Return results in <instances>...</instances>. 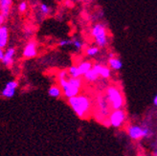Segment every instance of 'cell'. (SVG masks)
<instances>
[{"instance_id":"obj_1","label":"cell","mask_w":157,"mask_h":156,"mask_svg":"<svg viewBox=\"0 0 157 156\" xmlns=\"http://www.w3.org/2000/svg\"><path fill=\"white\" fill-rule=\"evenodd\" d=\"M67 100L69 106L78 118L86 119L90 116L92 112V100L87 95L78 94Z\"/></svg>"},{"instance_id":"obj_2","label":"cell","mask_w":157,"mask_h":156,"mask_svg":"<svg viewBox=\"0 0 157 156\" xmlns=\"http://www.w3.org/2000/svg\"><path fill=\"white\" fill-rule=\"evenodd\" d=\"M58 82L62 90V95L67 99L80 94L82 87V80L81 77L73 78L69 76L67 78H58Z\"/></svg>"},{"instance_id":"obj_3","label":"cell","mask_w":157,"mask_h":156,"mask_svg":"<svg viewBox=\"0 0 157 156\" xmlns=\"http://www.w3.org/2000/svg\"><path fill=\"white\" fill-rule=\"evenodd\" d=\"M105 98L112 109H121L124 105V99L122 91L115 85H110L105 90Z\"/></svg>"},{"instance_id":"obj_4","label":"cell","mask_w":157,"mask_h":156,"mask_svg":"<svg viewBox=\"0 0 157 156\" xmlns=\"http://www.w3.org/2000/svg\"><path fill=\"white\" fill-rule=\"evenodd\" d=\"M91 36L94 38L98 47L103 48L107 45L108 43L107 31L103 24L98 23V24L94 25L91 29Z\"/></svg>"},{"instance_id":"obj_5","label":"cell","mask_w":157,"mask_h":156,"mask_svg":"<svg viewBox=\"0 0 157 156\" xmlns=\"http://www.w3.org/2000/svg\"><path fill=\"white\" fill-rule=\"evenodd\" d=\"M108 124L109 126H111L115 128H119L123 127L125 120H127V115L125 112L121 109H113V110L108 114Z\"/></svg>"},{"instance_id":"obj_6","label":"cell","mask_w":157,"mask_h":156,"mask_svg":"<svg viewBox=\"0 0 157 156\" xmlns=\"http://www.w3.org/2000/svg\"><path fill=\"white\" fill-rule=\"evenodd\" d=\"M128 134L132 140H140L147 137L150 134V130L147 127H142L140 126H129L128 127Z\"/></svg>"},{"instance_id":"obj_7","label":"cell","mask_w":157,"mask_h":156,"mask_svg":"<svg viewBox=\"0 0 157 156\" xmlns=\"http://www.w3.org/2000/svg\"><path fill=\"white\" fill-rule=\"evenodd\" d=\"M18 87V82L17 81H10L5 85L4 89L1 91V96L5 99H11L15 95V92Z\"/></svg>"},{"instance_id":"obj_8","label":"cell","mask_w":157,"mask_h":156,"mask_svg":"<svg viewBox=\"0 0 157 156\" xmlns=\"http://www.w3.org/2000/svg\"><path fill=\"white\" fill-rule=\"evenodd\" d=\"M22 56L25 59H33L37 56V44L35 40H30L22 52Z\"/></svg>"},{"instance_id":"obj_9","label":"cell","mask_w":157,"mask_h":156,"mask_svg":"<svg viewBox=\"0 0 157 156\" xmlns=\"http://www.w3.org/2000/svg\"><path fill=\"white\" fill-rule=\"evenodd\" d=\"M97 105L99 112L101 115V117H105L109 114V105L107 100L105 96L103 95H99L97 97Z\"/></svg>"},{"instance_id":"obj_10","label":"cell","mask_w":157,"mask_h":156,"mask_svg":"<svg viewBox=\"0 0 157 156\" xmlns=\"http://www.w3.org/2000/svg\"><path fill=\"white\" fill-rule=\"evenodd\" d=\"M15 48L12 47V48H9L7 49L5 52H4V56H3V59H2V63L6 66V67H11L13 62V58L15 56Z\"/></svg>"},{"instance_id":"obj_11","label":"cell","mask_w":157,"mask_h":156,"mask_svg":"<svg viewBox=\"0 0 157 156\" xmlns=\"http://www.w3.org/2000/svg\"><path fill=\"white\" fill-rule=\"evenodd\" d=\"M9 29L4 25L0 26V47L1 48L4 49L7 47L8 42H9Z\"/></svg>"},{"instance_id":"obj_12","label":"cell","mask_w":157,"mask_h":156,"mask_svg":"<svg viewBox=\"0 0 157 156\" xmlns=\"http://www.w3.org/2000/svg\"><path fill=\"white\" fill-rule=\"evenodd\" d=\"M93 68L96 70L100 77L103 79H109L111 77V69L108 66H105L101 64H94Z\"/></svg>"},{"instance_id":"obj_13","label":"cell","mask_w":157,"mask_h":156,"mask_svg":"<svg viewBox=\"0 0 157 156\" xmlns=\"http://www.w3.org/2000/svg\"><path fill=\"white\" fill-rule=\"evenodd\" d=\"M13 0H0V13L7 18L12 9Z\"/></svg>"},{"instance_id":"obj_14","label":"cell","mask_w":157,"mask_h":156,"mask_svg":"<svg viewBox=\"0 0 157 156\" xmlns=\"http://www.w3.org/2000/svg\"><path fill=\"white\" fill-rule=\"evenodd\" d=\"M108 67L111 70H114V71H119L123 68V62L119 58L114 56L110 57L108 59Z\"/></svg>"},{"instance_id":"obj_15","label":"cell","mask_w":157,"mask_h":156,"mask_svg":"<svg viewBox=\"0 0 157 156\" xmlns=\"http://www.w3.org/2000/svg\"><path fill=\"white\" fill-rule=\"evenodd\" d=\"M99 78H100L99 74L97 73L96 70L93 68V66L90 70H88V71L83 75V79L88 82H95L98 81Z\"/></svg>"},{"instance_id":"obj_16","label":"cell","mask_w":157,"mask_h":156,"mask_svg":"<svg viewBox=\"0 0 157 156\" xmlns=\"http://www.w3.org/2000/svg\"><path fill=\"white\" fill-rule=\"evenodd\" d=\"M48 94L50 97L55 98V99H59L62 96V90L59 84H54L49 88L48 90Z\"/></svg>"},{"instance_id":"obj_17","label":"cell","mask_w":157,"mask_h":156,"mask_svg":"<svg viewBox=\"0 0 157 156\" xmlns=\"http://www.w3.org/2000/svg\"><path fill=\"white\" fill-rule=\"evenodd\" d=\"M78 66V71H80V74L81 76H83L86 72L88 71V70H90L93 66L92 64V62L88 61V60H83L82 61L80 64L77 65Z\"/></svg>"},{"instance_id":"obj_18","label":"cell","mask_w":157,"mask_h":156,"mask_svg":"<svg viewBox=\"0 0 157 156\" xmlns=\"http://www.w3.org/2000/svg\"><path fill=\"white\" fill-rule=\"evenodd\" d=\"M100 52V48L98 46H91V47H88L87 49L85 50V54L87 57H96L97 55Z\"/></svg>"},{"instance_id":"obj_19","label":"cell","mask_w":157,"mask_h":156,"mask_svg":"<svg viewBox=\"0 0 157 156\" xmlns=\"http://www.w3.org/2000/svg\"><path fill=\"white\" fill-rule=\"evenodd\" d=\"M68 74L70 77H73V78H78V77H82L80 74V71H78V66L77 65H71L68 68Z\"/></svg>"},{"instance_id":"obj_20","label":"cell","mask_w":157,"mask_h":156,"mask_svg":"<svg viewBox=\"0 0 157 156\" xmlns=\"http://www.w3.org/2000/svg\"><path fill=\"white\" fill-rule=\"evenodd\" d=\"M39 11H40V13L43 15H48L50 13V12H51V9L47 4L41 3L40 5H39Z\"/></svg>"},{"instance_id":"obj_21","label":"cell","mask_w":157,"mask_h":156,"mask_svg":"<svg viewBox=\"0 0 157 156\" xmlns=\"http://www.w3.org/2000/svg\"><path fill=\"white\" fill-rule=\"evenodd\" d=\"M72 45H73V47H74L77 51L82 50V47H83V43H82L80 40H78V38H75V40H72Z\"/></svg>"},{"instance_id":"obj_22","label":"cell","mask_w":157,"mask_h":156,"mask_svg":"<svg viewBox=\"0 0 157 156\" xmlns=\"http://www.w3.org/2000/svg\"><path fill=\"white\" fill-rule=\"evenodd\" d=\"M27 9H28V4H27L26 1H22V2L19 3V5H18V11H19V13H25L27 11Z\"/></svg>"},{"instance_id":"obj_23","label":"cell","mask_w":157,"mask_h":156,"mask_svg":"<svg viewBox=\"0 0 157 156\" xmlns=\"http://www.w3.org/2000/svg\"><path fill=\"white\" fill-rule=\"evenodd\" d=\"M68 45H72V40H61L59 42V47H66Z\"/></svg>"},{"instance_id":"obj_24","label":"cell","mask_w":157,"mask_h":156,"mask_svg":"<svg viewBox=\"0 0 157 156\" xmlns=\"http://www.w3.org/2000/svg\"><path fill=\"white\" fill-rule=\"evenodd\" d=\"M5 19H6V17H4V15H2L1 13H0V26H1V25H3V24H4V22H5Z\"/></svg>"},{"instance_id":"obj_25","label":"cell","mask_w":157,"mask_h":156,"mask_svg":"<svg viewBox=\"0 0 157 156\" xmlns=\"http://www.w3.org/2000/svg\"><path fill=\"white\" fill-rule=\"evenodd\" d=\"M3 56H4V49L0 47V61L2 60V59H3Z\"/></svg>"},{"instance_id":"obj_26","label":"cell","mask_w":157,"mask_h":156,"mask_svg":"<svg viewBox=\"0 0 157 156\" xmlns=\"http://www.w3.org/2000/svg\"><path fill=\"white\" fill-rule=\"evenodd\" d=\"M153 105H154L155 106H157V94H156L155 97L153 98Z\"/></svg>"}]
</instances>
